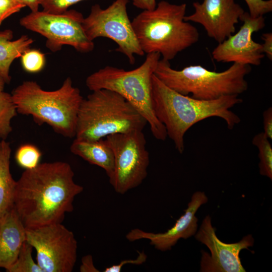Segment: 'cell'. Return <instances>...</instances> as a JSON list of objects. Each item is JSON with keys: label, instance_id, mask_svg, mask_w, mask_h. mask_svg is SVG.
Here are the masks:
<instances>
[{"label": "cell", "instance_id": "9", "mask_svg": "<svg viewBox=\"0 0 272 272\" xmlns=\"http://www.w3.org/2000/svg\"><path fill=\"white\" fill-rule=\"evenodd\" d=\"M105 139L114 157L109 182L117 193L123 194L139 186L148 175L150 159L146 140L143 130L113 134Z\"/></svg>", "mask_w": 272, "mask_h": 272}, {"label": "cell", "instance_id": "17", "mask_svg": "<svg viewBox=\"0 0 272 272\" xmlns=\"http://www.w3.org/2000/svg\"><path fill=\"white\" fill-rule=\"evenodd\" d=\"M70 150L73 154L102 168L109 179L112 177L114 154L106 139L91 141L75 138L71 145Z\"/></svg>", "mask_w": 272, "mask_h": 272}, {"label": "cell", "instance_id": "1", "mask_svg": "<svg viewBox=\"0 0 272 272\" xmlns=\"http://www.w3.org/2000/svg\"><path fill=\"white\" fill-rule=\"evenodd\" d=\"M71 166L62 161L40 163L17 181L14 207L26 228L62 223L73 211L83 187L74 180Z\"/></svg>", "mask_w": 272, "mask_h": 272}, {"label": "cell", "instance_id": "14", "mask_svg": "<svg viewBox=\"0 0 272 272\" xmlns=\"http://www.w3.org/2000/svg\"><path fill=\"white\" fill-rule=\"evenodd\" d=\"M192 5L194 12L185 16L184 21L201 25L208 36L218 43L235 32V25L245 12L235 0H203Z\"/></svg>", "mask_w": 272, "mask_h": 272}, {"label": "cell", "instance_id": "33", "mask_svg": "<svg viewBox=\"0 0 272 272\" xmlns=\"http://www.w3.org/2000/svg\"><path fill=\"white\" fill-rule=\"evenodd\" d=\"M26 7L31 10V12H35L39 11L40 0H21Z\"/></svg>", "mask_w": 272, "mask_h": 272}, {"label": "cell", "instance_id": "23", "mask_svg": "<svg viewBox=\"0 0 272 272\" xmlns=\"http://www.w3.org/2000/svg\"><path fill=\"white\" fill-rule=\"evenodd\" d=\"M33 248L26 240L23 243L15 262L8 272H43L32 257Z\"/></svg>", "mask_w": 272, "mask_h": 272}, {"label": "cell", "instance_id": "18", "mask_svg": "<svg viewBox=\"0 0 272 272\" xmlns=\"http://www.w3.org/2000/svg\"><path fill=\"white\" fill-rule=\"evenodd\" d=\"M12 38L10 30L0 32V75L6 84H9L11 80L10 70L12 63L33 43V40L26 35L14 40Z\"/></svg>", "mask_w": 272, "mask_h": 272}, {"label": "cell", "instance_id": "31", "mask_svg": "<svg viewBox=\"0 0 272 272\" xmlns=\"http://www.w3.org/2000/svg\"><path fill=\"white\" fill-rule=\"evenodd\" d=\"M263 41L262 44L264 54L270 59H272V34L271 33H263L261 36Z\"/></svg>", "mask_w": 272, "mask_h": 272}, {"label": "cell", "instance_id": "10", "mask_svg": "<svg viewBox=\"0 0 272 272\" xmlns=\"http://www.w3.org/2000/svg\"><path fill=\"white\" fill-rule=\"evenodd\" d=\"M128 0H115L106 9L93 5L89 15L84 18L83 27L88 38L110 39L117 44L115 51L122 53L130 64L135 62L134 55L143 56L127 12Z\"/></svg>", "mask_w": 272, "mask_h": 272}, {"label": "cell", "instance_id": "15", "mask_svg": "<svg viewBox=\"0 0 272 272\" xmlns=\"http://www.w3.org/2000/svg\"><path fill=\"white\" fill-rule=\"evenodd\" d=\"M208 200L204 192L196 191L193 194L184 214L166 232L154 233L136 228L131 230L126 234V238L130 242L149 240L156 249L162 251L169 250L180 239H187L195 234L198 221L195 213Z\"/></svg>", "mask_w": 272, "mask_h": 272}, {"label": "cell", "instance_id": "4", "mask_svg": "<svg viewBox=\"0 0 272 272\" xmlns=\"http://www.w3.org/2000/svg\"><path fill=\"white\" fill-rule=\"evenodd\" d=\"M11 95L18 113L31 116L37 124H46L64 137H75L83 97L71 78H66L58 89L53 91L43 89L33 81H24Z\"/></svg>", "mask_w": 272, "mask_h": 272}, {"label": "cell", "instance_id": "2", "mask_svg": "<svg viewBox=\"0 0 272 272\" xmlns=\"http://www.w3.org/2000/svg\"><path fill=\"white\" fill-rule=\"evenodd\" d=\"M152 101L154 113L165 126L167 137L180 153L184 150V137L196 123L211 117L223 119L229 129L241 121L230 110L243 102L238 95H227L212 100L194 98L168 87L154 75L152 79Z\"/></svg>", "mask_w": 272, "mask_h": 272}, {"label": "cell", "instance_id": "35", "mask_svg": "<svg viewBox=\"0 0 272 272\" xmlns=\"http://www.w3.org/2000/svg\"><path fill=\"white\" fill-rule=\"evenodd\" d=\"M0 140H1V139H0Z\"/></svg>", "mask_w": 272, "mask_h": 272}, {"label": "cell", "instance_id": "6", "mask_svg": "<svg viewBox=\"0 0 272 272\" xmlns=\"http://www.w3.org/2000/svg\"><path fill=\"white\" fill-rule=\"evenodd\" d=\"M250 65L238 63L227 70L217 72L200 65H192L177 70L169 61L160 59L154 75L164 84L175 91L200 100H212L227 95H239L247 91L246 76Z\"/></svg>", "mask_w": 272, "mask_h": 272}, {"label": "cell", "instance_id": "20", "mask_svg": "<svg viewBox=\"0 0 272 272\" xmlns=\"http://www.w3.org/2000/svg\"><path fill=\"white\" fill-rule=\"evenodd\" d=\"M18 113L11 94L0 93V139L6 140L12 131L11 121Z\"/></svg>", "mask_w": 272, "mask_h": 272}, {"label": "cell", "instance_id": "32", "mask_svg": "<svg viewBox=\"0 0 272 272\" xmlns=\"http://www.w3.org/2000/svg\"><path fill=\"white\" fill-rule=\"evenodd\" d=\"M133 6L143 10H154L156 6V0H131Z\"/></svg>", "mask_w": 272, "mask_h": 272}, {"label": "cell", "instance_id": "34", "mask_svg": "<svg viewBox=\"0 0 272 272\" xmlns=\"http://www.w3.org/2000/svg\"><path fill=\"white\" fill-rule=\"evenodd\" d=\"M5 84H6L5 81L0 75V93L4 91Z\"/></svg>", "mask_w": 272, "mask_h": 272}, {"label": "cell", "instance_id": "28", "mask_svg": "<svg viewBox=\"0 0 272 272\" xmlns=\"http://www.w3.org/2000/svg\"><path fill=\"white\" fill-rule=\"evenodd\" d=\"M139 254L136 259H126L120 262L119 264L112 265L106 267L104 272H120L122 267L125 264H132L140 265L145 262L147 259V256L144 251H138Z\"/></svg>", "mask_w": 272, "mask_h": 272}, {"label": "cell", "instance_id": "21", "mask_svg": "<svg viewBox=\"0 0 272 272\" xmlns=\"http://www.w3.org/2000/svg\"><path fill=\"white\" fill-rule=\"evenodd\" d=\"M269 139L263 132L256 134L252 139V144L258 150L259 172L262 175L272 179V147Z\"/></svg>", "mask_w": 272, "mask_h": 272}, {"label": "cell", "instance_id": "27", "mask_svg": "<svg viewBox=\"0 0 272 272\" xmlns=\"http://www.w3.org/2000/svg\"><path fill=\"white\" fill-rule=\"evenodd\" d=\"M25 7L21 0H0V25L5 20Z\"/></svg>", "mask_w": 272, "mask_h": 272}, {"label": "cell", "instance_id": "11", "mask_svg": "<svg viewBox=\"0 0 272 272\" xmlns=\"http://www.w3.org/2000/svg\"><path fill=\"white\" fill-rule=\"evenodd\" d=\"M26 235L36 251V262L43 272L73 271L77 259V241L62 223L26 228Z\"/></svg>", "mask_w": 272, "mask_h": 272}, {"label": "cell", "instance_id": "7", "mask_svg": "<svg viewBox=\"0 0 272 272\" xmlns=\"http://www.w3.org/2000/svg\"><path fill=\"white\" fill-rule=\"evenodd\" d=\"M147 123L120 95L109 90H97L82 101L75 138L97 140L113 134L143 130Z\"/></svg>", "mask_w": 272, "mask_h": 272}, {"label": "cell", "instance_id": "5", "mask_svg": "<svg viewBox=\"0 0 272 272\" xmlns=\"http://www.w3.org/2000/svg\"><path fill=\"white\" fill-rule=\"evenodd\" d=\"M160 57L148 53L141 65L130 71L107 65L88 76L86 85L92 91L107 89L120 95L146 119L154 138L165 141V127L156 117L152 101V79Z\"/></svg>", "mask_w": 272, "mask_h": 272}, {"label": "cell", "instance_id": "19", "mask_svg": "<svg viewBox=\"0 0 272 272\" xmlns=\"http://www.w3.org/2000/svg\"><path fill=\"white\" fill-rule=\"evenodd\" d=\"M12 150L6 140H0V217L14 207L17 181L10 171Z\"/></svg>", "mask_w": 272, "mask_h": 272}, {"label": "cell", "instance_id": "26", "mask_svg": "<svg viewBox=\"0 0 272 272\" xmlns=\"http://www.w3.org/2000/svg\"><path fill=\"white\" fill-rule=\"evenodd\" d=\"M249 10V14L257 17L272 11V0H244Z\"/></svg>", "mask_w": 272, "mask_h": 272}, {"label": "cell", "instance_id": "8", "mask_svg": "<svg viewBox=\"0 0 272 272\" xmlns=\"http://www.w3.org/2000/svg\"><path fill=\"white\" fill-rule=\"evenodd\" d=\"M83 14L75 10H67L61 14L43 11L32 12L22 17L21 26L46 39V47L52 52L64 45L73 47L77 51L88 53L94 48V43L86 35Z\"/></svg>", "mask_w": 272, "mask_h": 272}, {"label": "cell", "instance_id": "12", "mask_svg": "<svg viewBox=\"0 0 272 272\" xmlns=\"http://www.w3.org/2000/svg\"><path fill=\"white\" fill-rule=\"evenodd\" d=\"M195 238L206 245L211 255L201 250L200 271L202 272H245L239 257L240 251L249 250L254 244L251 234L244 237L239 242L226 243L217 237L212 226L211 218L207 215L203 220Z\"/></svg>", "mask_w": 272, "mask_h": 272}, {"label": "cell", "instance_id": "22", "mask_svg": "<svg viewBox=\"0 0 272 272\" xmlns=\"http://www.w3.org/2000/svg\"><path fill=\"white\" fill-rule=\"evenodd\" d=\"M42 157V153L35 145L24 144L17 149L15 159L17 164L24 170H30L36 167Z\"/></svg>", "mask_w": 272, "mask_h": 272}, {"label": "cell", "instance_id": "13", "mask_svg": "<svg viewBox=\"0 0 272 272\" xmlns=\"http://www.w3.org/2000/svg\"><path fill=\"white\" fill-rule=\"evenodd\" d=\"M240 21L243 24L239 31L218 43L212 51L213 58L219 62L258 65L265 55L262 44L253 41L252 35L265 27V19L262 16L253 17L244 12Z\"/></svg>", "mask_w": 272, "mask_h": 272}, {"label": "cell", "instance_id": "24", "mask_svg": "<svg viewBox=\"0 0 272 272\" xmlns=\"http://www.w3.org/2000/svg\"><path fill=\"white\" fill-rule=\"evenodd\" d=\"M20 58L23 69L29 73H38L42 71L45 65V54L38 49L29 48Z\"/></svg>", "mask_w": 272, "mask_h": 272}, {"label": "cell", "instance_id": "3", "mask_svg": "<svg viewBox=\"0 0 272 272\" xmlns=\"http://www.w3.org/2000/svg\"><path fill=\"white\" fill-rule=\"evenodd\" d=\"M186 10L185 3L162 1L154 10H143L133 18L132 26L144 53H158L169 61L198 42V30L184 21Z\"/></svg>", "mask_w": 272, "mask_h": 272}, {"label": "cell", "instance_id": "16", "mask_svg": "<svg viewBox=\"0 0 272 272\" xmlns=\"http://www.w3.org/2000/svg\"><path fill=\"white\" fill-rule=\"evenodd\" d=\"M26 230L14 207L0 217V267L6 271L26 240Z\"/></svg>", "mask_w": 272, "mask_h": 272}, {"label": "cell", "instance_id": "30", "mask_svg": "<svg viewBox=\"0 0 272 272\" xmlns=\"http://www.w3.org/2000/svg\"><path fill=\"white\" fill-rule=\"evenodd\" d=\"M81 272H98L99 270L94 264L91 255H85L82 258V263L80 267Z\"/></svg>", "mask_w": 272, "mask_h": 272}, {"label": "cell", "instance_id": "25", "mask_svg": "<svg viewBox=\"0 0 272 272\" xmlns=\"http://www.w3.org/2000/svg\"><path fill=\"white\" fill-rule=\"evenodd\" d=\"M88 0H40V6L43 11L52 14H61L72 6Z\"/></svg>", "mask_w": 272, "mask_h": 272}, {"label": "cell", "instance_id": "29", "mask_svg": "<svg viewBox=\"0 0 272 272\" xmlns=\"http://www.w3.org/2000/svg\"><path fill=\"white\" fill-rule=\"evenodd\" d=\"M263 132L270 140L272 139V108L268 107L263 112Z\"/></svg>", "mask_w": 272, "mask_h": 272}]
</instances>
